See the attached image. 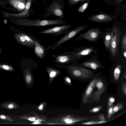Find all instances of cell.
Listing matches in <instances>:
<instances>
[{"mask_svg":"<svg viewBox=\"0 0 126 126\" xmlns=\"http://www.w3.org/2000/svg\"><path fill=\"white\" fill-rule=\"evenodd\" d=\"M95 86L98 90L94 93L96 94V96H98V94H101L105 90V87L102 81L100 79L97 80L95 83Z\"/></svg>","mask_w":126,"mask_h":126,"instance_id":"9a60e30c","label":"cell"},{"mask_svg":"<svg viewBox=\"0 0 126 126\" xmlns=\"http://www.w3.org/2000/svg\"><path fill=\"white\" fill-rule=\"evenodd\" d=\"M121 33L117 27H115L112 32V39L109 47L113 56H117Z\"/></svg>","mask_w":126,"mask_h":126,"instance_id":"5b68a950","label":"cell"},{"mask_svg":"<svg viewBox=\"0 0 126 126\" xmlns=\"http://www.w3.org/2000/svg\"><path fill=\"white\" fill-rule=\"evenodd\" d=\"M93 49L92 48H85L79 51L74 52L73 54L76 58H79L83 56L88 55L92 52Z\"/></svg>","mask_w":126,"mask_h":126,"instance_id":"4fadbf2b","label":"cell"},{"mask_svg":"<svg viewBox=\"0 0 126 126\" xmlns=\"http://www.w3.org/2000/svg\"><path fill=\"white\" fill-rule=\"evenodd\" d=\"M122 90L123 93L124 95H125V96H126V84L125 82L124 84L122 86Z\"/></svg>","mask_w":126,"mask_h":126,"instance_id":"4dcf8cb0","label":"cell"},{"mask_svg":"<svg viewBox=\"0 0 126 126\" xmlns=\"http://www.w3.org/2000/svg\"><path fill=\"white\" fill-rule=\"evenodd\" d=\"M25 79L27 83H30L32 80V78L31 75L29 74H27L26 77Z\"/></svg>","mask_w":126,"mask_h":126,"instance_id":"f546056e","label":"cell"},{"mask_svg":"<svg viewBox=\"0 0 126 126\" xmlns=\"http://www.w3.org/2000/svg\"><path fill=\"white\" fill-rule=\"evenodd\" d=\"M88 19L90 20L97 22H107L111 21L112 18L110 16L105 14L96 15L89 17Z\"/></svg>","mask_w":126,"mask_h":126,"instance_id":"30bf717a","label":"cell"},{"mask_svg":"<svg viewBox=\"0 0 126 126\" xmlns=\"http://www.w3.org/2000/svg\"><path fill=\"white\" fill-rule=\"evenodd\" d=\"M74 57L71 54H61L56 56L54 61L56 65L59 66L60 65H68V64L72 63L74 60Z\"/></svg>","mask_w":126,"mask_h":126,"instance_id":"52a82bcc","label":"cell"},{"mask_svg":"<svg viewBox=\"0 0 126 126\" xmlns=\"http://www.w3.org/2000/svg\"><path fill=\"white\" fill-rule=\"evenodd\" d=\"M113 106L112 105L109 107L108 111L107 118L108 119H110L113 113Z\"/></svg>","mask_w":126,"mask_h":126,"instance_id":"4316f807","label":"cell"},{"mask_svg":"<svg viewBox=\"0 0 126 126\" xmlns=\"http://www.w3.org/2000/svg\"><path fill=\"white\" fill-rule=\"evenodd\" d=\"M99 118L100 121H106L105 117L103 114L100 115L99 116Z\"/></svg>","mask_w":126,"mask_h":126,"instance_id":"1f68e13d","label":"cell"},{"mask_svg":"<svg viewBox=\"0 0 126 126\" xmlns=\"http://www.w3.org/2000/svg\"><path fill=\"white\" fill-rule=\"evenodd\" d=\"M3 107L8 109H16L18 107L17 104L13 102H8L2 104Z\"/></svg>","mask_w":126,"mask_h":126,"instance_id":"e0dca14e","label":"cell"},{"mask_svg":"<svg viewBox=\"0 0 126 126\" xmlns=\"http://www.w3.org/2000/svg\"><path fill=\"white\" fill-rule=\"evenodd\" d=\"M67 67L73 75L76 77L87 79L92 76V72L81 66L69 64Z\"/></svg>","mask_w":126,"mask_h":126,"instance_id":"8992f818","label":"cell"},{"mask_svg":"<svg viewBox=\"0 0 126 126\" xmlns=\"http://www.w3.org/2000/svg\"><path fill=\"white\" fill-rule=\"evenodd\" d=\"M34 52L36 56L40 59L44 57L46 54L44 48L37 41L34 40Z\"/></svg>","mask_w":126,"mask_h":126,"instance_id":"8fae6325","label":"cell"},{"mask_svg":"<svg viewBox=\"0 0 126 126\" xmlns=\"http://www.w3.org/2000/svg\"><path fill=\"white\" fill-rule=\"evenodd\" d=\"M97 80L96 79H93L87 87L82 98V102L84 104H85L87 101L95 86Z\"/></svg>","mask_w":126,"mask_h":126,"instance_id":"7c38bea8","label":"cell"},{"mask_svg":"<svg viewBox=\"0 0 126 126\" xmlns=\"http://www.w3.org/2000/svg\"><path fill=\"white\" fill-rule=\"evenodd\" d=\"M124 107L123 103H119L113 107V113L117 112L119 110L122 109Z\"/></svg>","mask_w":126,"mask_h":126,"instance_id":"7402d4cb","label":"cell"},{"mask_svg":"<svg viewBox=\"0 0 126 126\" xmlns=\"http://www.w3.org/2000/svg\"><path fill=\"white\" fill-rule=\"evenodd\" d=\"M119 1H122L123 0H119Z\"/></svg>","mask_w":126,"mask_h":126,"instance_id":"f35d334b","label":"cell"},{"mask_svg":"<svg viewBox=\"0 0 126 126\" xmlns=\"http://www.w3.org/2000/svg\"><path fill=\"white\" fill-rule=\"evenodd\" d=\"M107 122L106 121H89L83 122L81 125H93L101 124Z\"/></svg>","mask_w":126,"mask_h":126,"instance_id":"ffe728a7","label":"cell"},{"mask_svg":"<svg viewBox=\"0 0 126 126\" xmlns=\"http://www.w3.org/2000/svg\"><path fill=\"white\" fill-rule=\"evenodd\" d=\"M34 0H27L25 8L22 12L17 14L6 13L5 16H7L28 17L30 16L29 12L31 4Z\"/></svg>","mask_w":126,"mask_h":126,"instance_id":"9c48e42d","label":"cell"},{"mask_svg":"<svg viewBox=\"0 0 126 126\" xmlns=\"http://www.w3.org/2000/svg\"><path fill=\"white\" fill-rule=\"evenodd\" d=\"M87 25L82 26L70 31L67 34L61 38L52 46V49L55 50L63 43L71 39L80 32L88 27Z\"/></svg>","mask_w":126,"mask_h":126,"instance_id":"3957f363","label":"cell"},{"mask_svg":"<svg viewBox=\"0 0 126 126\" xmlns=\"http://www.w3.org/2000/svg\"><path fill=\"white\" fill-rule=\"evenodd\" d=\"M0 119L5 120L10 122H12L13 119L10 117L3 115L0 114Z\"/></svg>","mask_w":126,"mask_h":126,"instance_id":"83f0119b","label":"cell"},{"mask_svg":"<svg viewBox=\"0 0 126 126\" xmlns=\"http://www.w3.org/2000/svg\"><path fill=\"white\" fill-rule=\"evenodd\" d=\"M32 124H41V123L39 121H36L34 122Z\"/></svg>","mask_w":126,"mask_h":126,"instance_id":"e575fe53","label":"cell"},{"mask_svg":"<svg viewBox=\"0 0 126 126\" xmlns=\"http://www.w3.org/2000/svg\"><path fill=\"white\" fill-rule=\"evenodd\" d=\"M99 34V31L98 29H91L85 33L81 34L80 36L89 41H93L96 39Z\"/></svg>","mask_w":126,"mask_h":126,"instance_id":"ba28073f","label":"cell"},{"mask_svg":"<svg viewBox=\"0 0 126 126\" xmlns=\"http://www.w3.org/2000/svg\"><path fill=\"white\" fill-rule=\"evenodd\" d=\"M115 100V98L112 97H110L108 99V106L109 107L112 105L113 103Z\"/></svg>","mask_w":126,"mask_h":126,"instance_id":"f1b7e54d","label":"cell"},{"mask_svg":"<svg viewBox=\"0 0 126 126\" xmlns=\"http://www.w3.org/2000/svg\"><path fill=\"white\" fill-rule=\"evenodd\" d=\"M82 64L84 66L94 70H96L97 68H99L100 66L99 63L94 61L84 62L82 63Z\"/></svg>","mask_w":126,"mask_h":126,"instance_id":"2e32d148","label":"cell"},{"mask_svg":"<svg viewBox=\"0 0 126 126\" xmlns=\"http://www.w3.org/2000/svg\"><path fill=\"white\" fill-rule=\"evenodd\" d=\"M23 25L30 27H40L49 25H63L67 23L62 19H57L52 20L24 19L21 20Z\"/></svg>","mask_w":126,"mask_h":126,"instance_id":"7a4b0ae2","label":"cell"},{"mask_svg":"<svg viewBox=\"0 0 126 126\" xmlns=\"http://www.w3.org/2000/svg\"><path fill=\"white\" fill-rule=\"evenodd\" d=\"M43 105L41 104L40 105L39 107V109L40 110H41L43 108Z\"/></svg>","mask_w":126,"mask_h":126,"instance_id":"74e56055","label":"cell"},{"mask_svg":"<svg viewBox=\"0 0 126 126\" xmlns=\"http://www.w3.org/2000/svg\"><path fill=\"white\" fill-rule=\"evenodd\" d=\"M112 39V32L107 33L105 36L104 44L107 48H109Z\"/></svg>","mask_w":126,"mask_h":126,"instance_id":"ac0fdd59","label":"cell"},{"mask_svg":"<svg viewBox=\"0 0 126 126\" xmlns=\"http://www.w3.org/2000/svg\"><path fill=\"white\" fill-rule=\"evenodd\" d=\"M65 4L64 0H53L47 8L46 11L42 17L45 18L53 16L61 19H63L64 16Z\"/></svg>","mask_w":126,"mask_h":126,"instance_id":"6da1fadb","label":"cell"},{"mask_svg":"<svg viewBox=\"0 0 126 126\" xmlns=\"http://www.w3.org/2000/svg\"><path fill=\"white\" fill-rule=\"evenodd\" d=\"M2 67L5 70H8L9 69V67L6 65H3L2 66Z\"/></svg>","mask_w":126,"mask_h":126,"instance_id":"836d02e7","label":"cell"},{"mask_svg":"<svg viewBox=\"0 0 126 126\" xmlns=\"http://www.w3.org/2000/svg\"><path fill=\"white\" fill-rule=\"evenodd\" d=\"M13 5L19 11L24 10L27 3L25 0H11Z\"/></svg>","mask_w":126,"mask_h":126,"instance_id":"5bb4252c","label":"cell"},{"mask_svg":"<svg viewBox=\"0 0 126 126\" xmlns=\"http://www.w3.org/2000/svg\"><path fill=\"white\" fill-rule=\"evenodd\" d=\"M121 47L123 50L126 49V34L125 33L123 35L121 40Z\"/></svg>","mask_w":126,"mask_h":126,"instance_id":"cb8c5ba5","label":"cell"},{"mask_svg":"<svg viewBox=\"0 0 126 126\" xmlns=\"http://www.w3.org/2000/svg\"><path fill=\"white\" fill-rule=\"evenodd\" d=\"M27 119L31 121H38L37 120H36L35 118L34 117H31L27 118Z\"/></svg>","mask_w":126,"mask_h":126,"instance_id":"d6a6232c","label":"cell"},{"mask_svg":"<svg viewBox=\"0 0 126 126\" xmlns=\"http://www.w3.org/2000/svg\"><path fill=\"white\" fill-rule=\"evenodd\" d=\"M123 55L124 57L126 58V50L124 51L123 53Z\"/></svg>","mask_w":126,"mask_h":126,"instance_id":"8d00e7d4","label":"cell"},{"mask_svg":"<svg viewBox=\"0 0 126 126\" xmlns=\"http://www.w3.org/2000/svg\"><path fill=\"white\" fill-rule=\"evenodd\" d=\"M86 0H68V5L71 6H73L78 2L84 1Z\"/></svg>","mask_w":126,"mask_h":126,"instance_id":"d4e9b609","label":"cell"},{"mask_svg":"<svg viewBox=\"0 0 126 126\" xmlns=\"http://www.w3.org/2000/svg\"><path fill=\"white\" fill-rule=\"evenodd\" d=\"M71 24H65L48 29L39 33V34H49L58 36L66 34L70 31L72 27Z\"/></svg>","mask_w":126,"mask_h":126,"instance_id":"277c9868","label":"cell"},{"mask_svg":"<svg viewBox=\"0 0 126 126\" xmlns=\"http://www.w3.org/2000/svg\"><path fill=\"white\" fill-rule=\"evenodd\" d=\"M121 66L118 65L115 68L113 72V76L115 80L116 81L119 79L121 72Z\"/></svg>","mask_w":126,"mask_h":126,"instance_id":"d6986e66","label":"cell"},{"mask_svg":"<svg viewBox=\"0 0 126 126\" xmlns=\"http://www.w3.org/2000/svg\"><path fill=\"white\" fill-rule=\"evenodd\" d=\"M66 81H67V82H68L69 83H71V80L68 77L66 78Z\"/></svg>","mask_w":126,"mask_h":126,"instance_id":"d590c367","label":"cell"},{"mask_svg":"<svg viewBox=\"0 0 126 126\" xmlns=\"http://www.w3.org/2000/svg\"><path fill=\"white\" fill-rule=\"evenodd\" d=\"M47 69L49 72V75L50 78H54L56 75L57 71L56 70L50 67H47Z\"/></svg>","mask_w":126,"mask_h":126,"instance_id":"44dd1931","label":"cell"},{"mask_svg":"<svg viewBox=\"0 0 126 126\" xmlns=\"http://www.w3.org/2000/svg\"><path fill=\"white\" fill-rule=\"evenodd\" d=\"M102 108V106H99L93 108L90 110L89 111L91 113H95L98 112L101 110Z\"/></svg>","mask_w":126,"mask_h":126,"instance_id":"484cf974","label":"cell"},{"mask_svg":"<svg viewBox=\"0 0 126 126\" xmlns=\"http://www.w3.org/2000/svg\"><path fill=\"white\" fill-rule=\"evenodd\" d=\"M89 4V2H86L80 6L78 9V12L82 13L86 9Z\"/></svg>","mask_w":126,"mask_h":126,"instance_id":"603a6c76","label":"cell"}]
</instances>
